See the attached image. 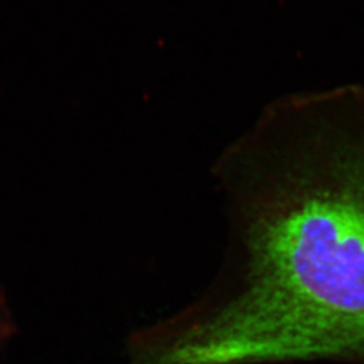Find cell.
<instances>
[{"mask_svg": "<svg viewBox=\"0 0 364 364\" xmlns=\"http://www.w3.org/2000/svg\"><path fill=\"white\" fill-rule=\"evenodd\" d=\"M219 277L131 341L134 364H364V87L289 93L213 166Z\"/></svg>", "mask_w": 364, "mask_h": 364, "instance_id": "6da1fadb", "label": "cell"}]
</instances>
